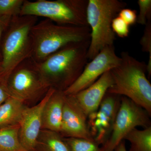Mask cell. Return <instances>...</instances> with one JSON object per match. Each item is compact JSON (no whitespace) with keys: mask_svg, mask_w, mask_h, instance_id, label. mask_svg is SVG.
I'll use <instances>...</instances> for the list:
<instances>
[{"mask_svg":"<svg viewBox=\"0 0 151 151\" xmlns=\"http://www.w3.org/2000/svg\"><path fill=\"white\" fill-rule=\"evenodd\" d=\"M12 19V17H0V61L1 60V45L2 39L4 33L8 27Z\"/></svg>","mask_w":151,"mask_h":151,"instance_id":"26","label":"cell"},{"mask_svg":"<svg viewBox=\"0 0 151 151\" xmlns=\"http://www.w3.org/2000/svg\"><path fill=\"white\" fill-rule=\"evenodd\" d=\"M113 83L111 70H109L89 87L73 95L88 117L97 112L103 97Z\"/></svg>","mask_w":151,"mask_h":151,"instance_id":"13","label":"cell"},{"mask_svg":"<svg viewBox=\"0 0 151 151\" xmlns=\"http://www.w3.org/2000/svg\"><path fill=\"white\" fill-rule=\"evenodd\" d=\"M70 151H100V145L94 140L64 138Z\"/></svg>","mask_w":151,"mask_h":151,"instance_id":"19","label":"cell"},{"mask_svg":"<svg viewBox=\"0 0 151 151\" xmlns=\"http://www.w3.org/2000/svg\"><path fill=\"white\" fill-rule=\"evenodd\" d=\"M113 151H127L125 140L122 141Z\"/></svg>","mask_w":151,"mask_h":151,"instance_id":"27","label":"cell"},{"mask_svg":"<svg viewBox=\"0 0 151 151\" xmlns=\"http://www.w3.org/2000/svg\"><path fill=\"white\" fill-rule=\"evenodd\" d=\"M116 54L114 45L106 47L90 62L87 63L82 73L72 85L64 91L65 95H73L86 89L107 71L117 67L121 62Z\"/></svg>","mask_w":151,"mask_h":151,"instance_id":"9","label":"cell"},{"mask_svg":"<svg viewBox=\"0 0 151 151\" xmlns=\"http://www.w3.org/2000/svg\"><path fill=\"white\" fill-rule=\"evenodd\" d=\"M111 27L115 35L119 37H127L129 34V26L119 16L113 19Z\"/></svg>","mask_w":151,"mask_h":151,"instance_id":"23","label":"cell"},{"mask_svg":"<svg viewBox=\"0 0 151 151\" xmlns=\"http://www.w3.org/2000/svg\"><path fill=\"white\" fill-rule=\"evenodd\" d=\"M90 40L71 43L37 63L42 78L50 88L64 92L79 77L88 61Z\"/></svg>","mask_w":151,"mask_h":151,"instance_id":"1","label":"cell"},{"mask_svg":"<svg viewBox=\"0 0 151 151\" xmlns=\"http://www.w3.org/2000/svg\"><path fill=\"white\" fill-rule=\"evenodd\" d=\"M7 84L11 95L24 103L44 96L50 89L31 58L25 60L14 69Z\"/></svg>","mask_w":151,"mask_h":151,"instance_id":"7","label":"cell"},{"mask_svg":"<svg viewBox=\"0 0 151 151\" xmlns=\"http://www.w3.org/2000/svg\"><path fill=\"white\" fill-rule=\"evenodd\" d=\"M124 140L130 142L129 151H151V127L142 130L134 128Z\"/></svg>","mask_w":151,"mask_h":151,"instance_id":"18","label":"cell"},{"mask_svg":"<svg viewBox=\"0 0 151 151\" xmlns=\"http://www.w3.org/2000/svg\"><path fill=\"white\" fill-rule=\"evenodd\" d=\"M24 103L11 96L0 106V129L19 124L25 107Z\"/></svg>","mask_w":151,"mask_h":151,"instance_id":"15","label":"cell"},{"mask_svg":"<svg viewBox=\"0 0 151 151\" xmlns=\"http://www.w3.org/2000/svg\"><path fill=\"white\" fill-rule=\"evenodd\" d=\"M37 17H13L4 33L1 45L0 78L7 82L12 71L22 61L31 58L33 43L32 28L37 22Z\"/></svg>","mask_w":151,"mask_h":151,"instance_id":"3","label":"cell"},{"mask_svg":"<svg viewBox=\"0 0 151 151\" xmlns=\"http://www.w3.org/2000/svg\"><path fill=\"white\" fill-rule=\"evenodd\" d=\"M86 116L73 95H65L60 134L65 138L94 140Z\"/></svg>","mask_w":151,"mask_h":151,"instance_id":"11","label":"cell"},{"mask_svg":"<svg viewBox=\"0 0 151 151\" xmlns=\"http://www.w3.org/2000/svg\"><path fill=\"white\" fill-rule=\"evenodd\" d=\"M118 105L112 100H104L97 112L88 116V124L94 140L100 145L108 139L119 112Z\"/></svg>","mask_w":151,"mask_h":151,"instance_id":"12","label":"cell"},{"mask_svg":"<svg viewBox=\"0 0 151 151\" xmlns=\"http://www.w3.org/2000/svg\"><path fill=\"white\" fill-rule=\"evenodd\" d=\"M89 26L60 25L48 19L37 23L32 28L33 43L31 58L40 63L65 45L90 40Z\"/></svg>","mask_w":151,"mask_h":151,"instance_id":"4","label":"cell"},{"mask_svg":"<svg viewBox=\"0 0 151 151\" xmlns=\"http://www.w3.org/2000/svg\"><path fill=\"white\" fill-rule=\"evenodd\" d=\"M118 16L129 26L137 23V15L134 10L124 8L120 11Z\"/></svg>","mask_w":151,"mask_h":151,"instance_id":"24","label":"cell"},{"mask_svg":"<svg viewBox=\"0 0 151 151\" xmlns=\"http://www.w3.org/2000/svg\"><path fill=\"white\" fill-rule=\"evenodd\" d=\"M127 4L119 0H88L86 19L90 30L87 59L92 60L106 47L114 45L116 35L111 24Z\"/></svg>","mask_w":151,"mask_h":151,"instance_id":"5","label":"cell"},{"mask_svg":"<svg viewBox=\"0 0 151 151\" xmlns=\"http://www.w3.org/2000/svg\"><path fill=\"white\" fill-rule=\"evenodd\" d=\"M121 63L111 70L112 86L107 92L127 97L151 116V84L146 76L147 65L122 52Z\"/></svg>","mask_w":151,"mask_h":151,"instance_id":"2","label":"cell"},{"mask_svg":"<svg viewBox=\"0 0 151 151\" xmlns=\"http://www.w3.org/2000/svg\"><path fill=\"white\" fill-rule=\"evenodd\" d=\"M55 89L50 88L40 103L33 107H25L19 122V138L28 151H36L39 135L42 130L44 108Z\"/></svg>","mask_w":151,"mask_h":151,"instance_id":"10","label":"cell"},{"mask_svg":"<svg viewBox=\"0 0 151 151\" xmlns=\"http://www.w3.org/2000/svg\"><path fill=\"white\" fill-rule=\"evenodd\" d=\"M19 124L0 129V151H28L19 138Z\"/></svg>","mask_w":151,"mask_h":151,"instance_id":"17","label":"cell"},{"mask_svg":"<svg viewBox=\"0 0 151 151\" xmlns=\"http://www.w3.org/2000/svg\"><path fill=\"white\" fill-rule=\"evenodd\" d=\"M150 117L145 109L127 97L122 96L111 135L100 147V151H114L125 136L137 127L144 129L151 127Z\"/></svg>","mask_w":151,"mask_h":151,"instance_id":"8","label":"cell"},{"mask_svg":"<svg viewBox=\"0 0 151 151\" xmlns=\"http://www.w3.org/2000/svg\"><path fill=\"white\" fill-rule=\"evenodd\" d=\"M142 51L147 52L149 55L148 62L147 64V73L150 78L151 76V19L145 25L144 33L140 41Z\"/></svg>","mask_w":151,"mask_h":151,"instance_id":"21","label":"cell"},{"mask_svg":"<svg viewBox=\"0 0 151 151\" xmlns=\"http://www.w3.org/2000/svg\"><path fill=\"white\" fill-rule=\"evenodd\" d=\"M88 0H24L20 16L43 17L55 23L89 26L86 19Z\"/></svg>","mask_w":151,"mask_h":151,"instance_id":"6","label":"cell"},{"mask_svg":"<svg viewBox=\"0 0 151 151\" xmlns=\"http://www.w3.org/2000/svg\"><path fill=\"white\" fill-rule=\"evenodd\" d=\"M11 96L7 82L0 78V106Z\"/></svg>","mask_w":151,"mask_h":151,"instance_id":"25","label":"cell"},{"mask_svg":"<svg viewBox=\"0 0 151 151\" xmlns=\"http://www.w3.org/2000/svg\"><path fill=\"white\" fill-rule=\"evenodd\" d=\"M24 0H0V17L20 15Z\"/></svg>","mask_w":151,"mask_h":151,"instance_id":"20","label":"cell"},{"mask_svg":"<svg viewBox=\"0 0 151 151\" xmlns=\"http://www.w3.org/2000/svg\"><path fill=\"white\" fill-rule=\"evenodd\" d=\"M137 3L139 12L137 15V22L145 25L148 21L151 19V1L139 0Z\"/></svg>","mask_w":151,"mask_h":151,"instance_id":"22","label":"cell"},{"mask_svg":"<svg viewBox=\"0 0 151 151\" xmlns=\"http://www.w3.org/2000/svg\"><path fill=\"white\" fill-rule=\"evenodd\" d=\"M36 151H70L60 133L42 129L38 138Z\"/></svg>","mask_w":151,"mask_h":151,"instance_id":"16","label":"cell"},{"mask_svg":"<svg viewBox=\"0 0 151 151\" xmlns=\"http://www.w3.org/2000/svg\"><path fill=\"white\" fill-rule=\"evenodd\" d=\"M65 94L55 90L44 108L42 129L60 133Z\"/></svg>","mask_w":151,"mask_h":151,"instance_id":"14","label":"cell"}]
</instances>
